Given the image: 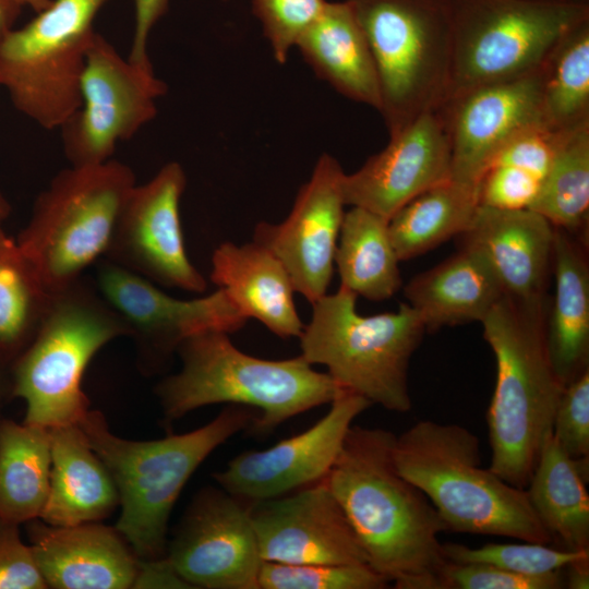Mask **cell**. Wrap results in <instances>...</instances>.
<instances>
[{
  "label": "cell",
  "instance_id": "4fadbf2b",
  "mask_svg": "<svg viewBox=\"0 0 589 589\" xmlns=\"http://www.w3.org/2000/svg\"><path fill=\"white\" fill-rule=\"evenodd\" d=\"M93 281L128 326L145 373L161 371L185 338L208 330L232 334L248 322L221 288L199 298L177 299L105 259L96 263Z\"/></svg>",
  "mask_w": 589,
  "mask_h": 589
},
{
  "label": "cell",
  "instance_id": "4dcf8cb0",
  "mask_svg": "<svg viewBox=\"0 0 589 589\" xmlns=\"http://www.w3.org/2000/svg\"><path fill=\"white\" fill-rule=\"evenodd\" d=\"M479 205V184L452 178L410 200L388 219L389 236L399 261L413 259L460 236Z\"/></svg>",
  "mask_w": 589,
  "mask_h": 589
},
{
  "label": "cell",
  "instance_id": "3957f363",
  "mask_svg": "<svg viewBox=\"0 0 589 589\" xmlns=\"http://www.w3.org/2000/svg\"><path fill=\"white\" fill-rule=\"evenodd\" d=\"M257 416L250 407L228 405L201 428L154 441L115 435L97 410L82 418L77 425L118 491L121 513L115 528L141 561L166 555L169 517L183 486L217 447L249 430Z\"/></svg>",
  "mask_w": 589,
  "mask_h": 589
},
{
  "label": "cell",
  "instance_id": "ffe728a7",
  "mask_svg": "<svg viewBox=\"0 0 589 589\" xmlns=\"http://www.w3.org/2000/svg\"><path fill=\"white\" fill-rule=\"evenodd\" d=\"M450 145V178L479 184L494 156L521 130L542 124L539 70L470 89L441 109Z\"/></svg>",
  "mask_w": 589,
  "mask_h": 589
},
{
  "label": "cell",
  "instance_id": "44dd1931",
  "mask_svg": "<svg viewBox=\"0 0 589 589\" xmlns=\"http://www.w3.org/2000/svg\"><path fill=\"white\" fill-rule=\"evenodd\" d=\"M26 525L29 545L48 588H134L140 558L116 528L97 522Z\"/></svg>",
  "mask_w": 589,
  "mask_h": 589
},
{
  "label": "cell",
  "instance_id": "bcb514c9",
  "mask_svg": "<svg viewBox=\"0 0 589 589\" xmlns=\"http://www.w3.org/2000/svg\"><path fill=\"white\" fill-rule=\"evenodd\" d=\"M21 9L14 0H0V36L13 28Z\"/></svg>",
  "mask_w": 589,
  "mask_h": 589
},
{
  "label": "cell",
  "instance_id": "7dc6e473",
  "mask_svg": "<svg viewBox=\"0 0 589 589\" xmlns=\"http://www.w3.org/2000/svg\"><path fill=\"white\" fill-rule=\"evenodd\" d=\"M11 213V205L9 201L5 199V196L0 191V236L5 233L2 225L4 220L9 217Z\"/></svg>",
  "mask_w": 589,
  "mask_h": 589
},
{
  "label": "cell",
  "instance_id": "52a82bcc",
  "mask_svg": "<svg viewBox=\"0 0 589 589\" xmlns=\"http://www.w3.org/2000/svg\"><path fill=\"white\" fill-rule=\"evenodd\" d=\"M357 296L344 287L312 305L300 335L301 354L312 365L326 366L342 388L389 411L412 407L408 369L425 326L419 314L400 303L396 311L359 314Z\"/></svg>",
  "mask_w": 589,
  "mask_h": 589
},
{
  "label": "cell",
  "instance_id": "ac0fdd59",
  "mask_svg": "<svg viewBox=\"0 0 589 589\" xmlns=\"http://www.w3.org/2000/svg\"><path fill=\"white\" fill-rule=\"evenodd\" d=\"M263 561L368 564L366 554L325 480L250 505Z\"/></svg>",
  "mask_w": 589,
  "mask_h": 589
},
{
  "label": "cell",
  "instance_id": "816d5d0a",
  "mask_svg": "<svg viewBox=\"0 0 589 589\" xmlns=\"http://www.w3.org/2000/svg\"><path fill=\"white\" fill-rule=\"evenodd\" d=\"M1 521V520H0Z\"/></svg>",
  "mask_w": 589,
  "mask_h": 589
},
{
  "label": "cell",
  "instance_id": "60d3db41",
  "mask_svg": "<svg viewBox=\"0 0 589 589\" xmlns=\"http://www.w3.org/2000/svg\"><path fill=\"white\" fill-rule=\"evenodd\" d=\"M556 140L557 132L542 124L528 127L503 145L490 166H513L543 180L554 159Z\"/></svg>",
  "mask_w": 589,
  "mask_h": 589
},
{
  "label": "cell",
  "instance_id": "9c48e42d",
  "mask_svg": "<svg viewBox=\"0 0 589 589\" xmlns=\"http://www.w3.org/2000/svg\"><path fill=\"white\" fill-rule=\"evenodd\" d=\"M377 72L389 135L447 99L452 60L449 0H349Z\"/></svg>",
  "mask_w": 589,
  "mask_h": 589
},
{
  "label": "cell",
  "instance_id": "8fae6325",
  "mask_svg": "<svg viewBox=\"0 0 589 589\" xmlns=\"http://www.w3.org/2000/svg\"><path fill=\"white\" fill-rule=\"evenodd\" d=\"M108 0H51L20 28L0 36V87L17 111L51 131L75 113L81 80Z\"/></svg>",
  "mask_w": 589,
  "mask_h": 589
},
{
  "label": "cell",
  "instance_id": "8d00e7d4",
  "mask_svg": "<svg viewBox=\"0 0 589 589\" xmlns=\"http://www.w3.org/2000/svg\"><path fill=\"white\" fill-rule=\"evenodd\" d=\"M326 0H251L274 58L285 63L290 49L322 14Z\"/></svg>",
  "mask_w": 589,
  "mask_h": 589
},
{
  "label": "cell",
  "instance_id": "277c9868",
  "mask_svg": "<svg viewBox=\"0 0 589 589\" xmlns=\"http://www.w3.org/2000/svg\"><path fill=\"white\" fill-rule=\"evenodd\" d=\"M229 335L208 330L180 344V371L156 387L166 423L208 405H241L257 411L249 431L261 437L296 416L330 404L342 390L302 354L261 359L239 350Z\"/></svg>",
  "mask_w": 589,
  "mask_h": 589
},
{
  "label": "cell",
  "instance_id": "d4e9b609",
  "mask_svg": "<svg viewBox=\"0 0 589 589\" xmlns=\"http://www.w3.org/2000/svg\"><path fill=\"white\" fill-rule=\"evenodd\" d=\"M504 293L486 257L466 245L405 287L408 304L419 314L426 332L481 322Z\"/></svg>",
  "mask_w": 589,
  "mask_h": 589
},
{
  "label": "cell",
  "instance_id": "e0dca14e",
  "mask_svg": "<svg viewBox=\"0 0 589 589\" xmlns=\"http://www.w3.org/2000/svg\"><path fill=\"white\" fill-rule=\"evenodd\" d=\"M371 405L342 389L327 413L309 429L266 449L240 453L214 478L248 505L318 482L333 467L353 420Z\"/></svg>",
  "mask_w": 589,
  "mask_h": 589
},
{
  "label": "cell",
  "instance_id": "d6986e66",
  "mask_svg": "<svg viewBox=\"0 0 589 589\" xmlns=\"http://www.w3.org/2000/svg\"><path fill=\"white\" fill-rule=\"evenodd\" d=\"M388 144L342 179L346 205L389 219L425 190L450 178V145L444 117L429 111L389 135Z\"/></svg>",
  "mask_w": 589,
  "mask_h": 589
},
{
  "label": "cell",
  "instance_id": "ee69618b",
  "mask_svg": "<svg viewBox=\"0 0 589 589\" xmlns=\"http://www.w3.org/2000/svg\"><path fill=\"white\" fill-rule=\"evenodd\" d=\"M134 588H191L175 570L166 556L141 561Z\"/></svg>",
  "mask_w": 589,
  "mask_h": 589
},
{
  "label": "cell",
  "instance_id": "ab89813d",
  "mask_svg": "<svg viewBox=\"0 0 589 589\" xmlns=\"http://www.w3.org/2000/svg\"><path fill=\"white\" fill-rule=\"evenodd\" d=\"M542 180L508 165H491L479 182L480 204L504 211L530 208Z\"/></svg>",
  "mask_w": 589,
  "mask_h": 589
},
{
  "label": "cell",
  "instance_id": "2e32d148",
  "mask_svg": "<svg viewBox=\"0 0 589 589\" xmlns=\"http://www.w3.org/2000/svg\"><path fill=\"white\" fill-rule=\"evenodd\" d=\"M344 176L340 164L322 154L287 218L278 224L261 221L253 231V241L280 261L294 291L310 304L327 293L333 278L346 205Z\"/></svg>",
  "mask_w": 589,
  "mask_h": 589
},
{
  "label": "cell",
  "instance_id": "ba28073f",
  "mask_svg": "<svg viewBox=\"0 0 589 589\" xmlns=\"http://www.w3.org/2000/svg\"><path fill=\"white\" fill-rule=\"evenodd\" d=\"M136 179L117 159L60 170L35 200L16 243L56 293L101 260Z\"/></svg>",
  "mask_w": 589,
  "mask_h": 589
},
{
  "label": "cell",
  "instance_id": "c3c4849f",
  "mask_svg": "<svg viewBox=\"0 0 589 589\" xmlns=\"http://www.w3.org/2000/svg\"><path fill=\"white\" fill-rule=\"evenodd\" d=\"M16 1L22 8L28 7L33 9L35 12H38L46 8L51 0H14Z\"/></svg>",
  "mask_w": 589,
  "mask_h": 589
},
{
  "label": "cell",
  "instance_id": "74e56055",
  "mask_svg": "<svg viewBox=\"0 0 589 589\" xmlns=\"http://www.w3.org/2000/svg\"><path fill=\"white\" fill-rule=\"evenodd\" d=\"M443 581L444 589H558L565 586L563 569L525 575L483 563L448 562Z\"/></svg>",
  "mask_w": 589,
  "mask_h": 589
},
{
  "label": "cell",
  "instance_id": "836d02e7",
  "mask_svg": "<svg viewBox=\"0 0 589 589\" xmlns=\"http://www.w3.org/2000/svg\"><path fill=\"white\" fill-rule=\"evenodd\" d=\"M529 209L572 235L585 228L589 211V122L557 132L554 159Z\"/></svg>",
  "mask_w": 589,
  "mask_h": 589
},
{
  "label": "cell",
  "instance_id": "83f0119b",
  "mask_svg": "<svg viewBox=\"0 0 589 589\" xmlns=\"http://www.w3.org/2000/svg\"><path fill=\"white\" fill-rule=\"evenodd\" d=\"M588 461L569 457L551 435L525 489L552 541L570 551H589Z\"/></svg>",
  "mask_w": 589,
  "mask_h": 589
},
{
  "label": "cell",
  "instance_id": "603a6c76",
  "mask_svg": "<svg viewBox=\"0 0 589 589\" xmlns=\"http://www.w3.org/2000/svg\"><path fill=\"white\" fill-rule=\"evenodd\" d=\"M209 278L227 291L249 320L261 322L276 336L299 338L302 323L293 300L294 288L280 261L255 241L221 242L213 252Z\"/></svg>",
  "mask_w": 589,
  "mask_h": 589
},
{
  "label": "cell",
  "instance_id": "f907efd6",
  "mask_svg": "<svg viewBox=\"0 0 589 589\" xmlns=\"http://www.w3.org/2000/svg\"><path fill=\"white\" fill-rule=\"evenodd\" d=\"M527 1L589 3V0H527Z\"/></svg>",
  "mask_w": 589,
  "mask_h": 589
},
{
  "label": "cell",
  "instance_id": "cb8c5ba5",
  "mask_svg": "<svg viewBox=\"0 0 589 589\" xmlns=\"http://www.w3.org/2000/svg\"><path fill=\"white\" fill-rule=\"evenodd\" d=\"M49 430V491L39 519L52 526L97 522L119 505L118 491L104 462L77 424Z\"/></svg>",
  "mask_w": 589,
  "mask_h": 589
},
{
  "label": "cell",
  "instance_id": "b9f144b4",
  "mask_svg": "<svg viewBox=\"0 0 589 589\" xmlns=\"http://www.w3.org/2000/svg\"><path fill=\"white\" fill-rule=\"evenodd\" d=\"M48 588L20 525L0 521V589Z\"/></svg>",
  "mask_w": 589,
  "mask_h": 589
},
{
  "label": "cell",
  "instance_id": "f546056e",
  "mask_svg": "<svg viewBox=\"0 0 589 589\" xmlns=\"http://www.w3.org/2000/svg\"><path fill=\"white\" fill-rule=\"evenodd\" d=\"M334 261L340 287L357 297L386 300L401 287L388 219L365 208L351 206L345 212Z\"/></svg>",
  "mask_w": 589,
  "mask_h": 589
},
{
  "label": "cell",
  "instance_id": "6da1fadb",
  "mask_svg": "<svg viewBox=\"0 0 589 589\" xmlns=\"http://www.w3.org/2000/svg\"><path fill=\"white\" fill-rule=\"evenodd\" d=\"M395 434L351 425L324 478L368 558L397 589H444L447 531L436 509L393 460Z\"/></svg>",
  "mask_w": 589,
  "mask_h": 589
},
{
  "label": "cell",
  "instance_id": "7bdbcfd3",
  "mask_svg": "<svg viewBox=\"0 0 589 589\" xmlns=\"http://www.w3.org/2000/svg\"><path fill=\"white\" fill-rule=\"evenodd\" d=\"M134 29L128 59L143 67H153L148 57L149 34L167 12L169 0H132Z\"/></svg>",
  "mask_w": 589,
  "mask_h": 589
},
{
  "label": "cell",
  "instance_id": "7c38bea8",
  "mask_svg": "<svg viewBox=\"0 0 589 589\" xmlns=\"http://www.w3.org/2000/svg\"><path fill=\"white\" fill-rule=\"evenodd\" d=\"M166 92L153 67L122 57L96 32L82 74L80 107L60 129L69 164L86 166L111 159L118 144L156 117L157 100Z\"/></svg>",
  "mask_w": 589,
  "mask_h": 589
},
{
  "label": "cell",
  "instance_id": "d6a6232c",
  "mask_svg": "<svg viewBox=\"0 0 589 589\" xmlns=\"http://www.w3.org/2000/svg\"><path fill=\"white\" fill-rule=\"evenodd\" d=\"M52 298L16 241L0 236V360L12 363L27 347Z\"/></svg>",
  "mask_w": 589,
  "mask_h": 589
},
{
  "label": "cell",
  "instance_id": "5bb4252c",
  "mask_svg": "<svg viewBox=\"0 0 589 589\" xmlns=\"http://www.w3.org/2000/svg\"><path fill=\"white\" fill-rule=\"evenodd\" d=\"M187 176L177 161L130 191L103 259L167 288L203 293L207 283L184 247L180 202Z\"/></svg>",
  "mask_w": 589,
  "mask_h": 589
},
{
  "label": "cell",
  "instance_id": "7a4b0ae2",
  "mask_svg": "<svg viewBox=\"0 0 589 589\" xmlns=\"http://www.w3.org/2000/svg\"><path fill=\"white\" fill-rule=\"evenodd\" d=\"M548 300L524 302L506 293L480 322L496 361L486 412L490 469L526 489L546 440L565 384L546 344Z\"/></svg>",
  "mask_w": 589,
  "mask_h": 589
},
{
  "label": "cell",
  "instance_id": "f35d334b",
  "mask_svg": "<svg viewBox=\"0 0 589 589\" xmlns=\"http://www.w3.org/2000/svg\"><path fill=\"white\" fill-rule=\"evenodd\" d=\"M552 436L569 457L589 458V369L566 384L556 408Z\"/></svg>",
  "mask_w": 589,
  "mask_h": 589
},
{
  "label": "cell",
  "instance_id": "30bf717a",
  "mask_svg": "<svg viewBox=\"0 0 589 589\" xmlns=\"http://www.w3.org/2000/svg\"><path fill=\"white\" fill-rule=\"evenodd\" d=\"M449 1L452 60L446 103L476 87L539 70L558 40L589 19V3Z\"/></svg>",
  "mask_w": 589,
  "mask_h": 589
},
{
  "label": "cell",
  "instance_id": "f1b7e54d",
  "mask_svg": "<svg viewBox=\"0 0 589 589\" xmlns=\"http://www.w3.org/2000/svg\"><path fill=\"white\" fill-rule=\"evenodd\" d=\"M51 469L49 430L0 420V520L16 525L40 517Z\"/></svg>",
  "mask_w": 589,
  "mask_h": 589
},
{
  "label": "cell",
  "instance_id": "7402d4cb",
  "mask_svg": "<svg viewBox=\"0 0 589 589\" xmlns=\"http://www.w3.org/2000/svg\"><path fill=\"white\" fill-rule=\"evenodd\" d=\"M554 236L555 227L532 209L504 211L481 204L460 235L462 245L486 257L504 292L524 302L546 299Z\"/></svg>",
  "mask_w": 589,
  "mask_h": 589
},
{
  "label": "cell",
  "instance_id": "9a60e30c",
  "mask_svg": "<svg viewBox=\"0 0 589 589\" xmlns=\"http://www.w3.org/2000/svg\"><path fill=\"white\" fill-rule=\"evenodd\" d=\"M165 556L191 588L259 589L263 560L250 505L221 488L195 495Z\"/></svg>",
  "mask_w": 589,
  "mask_h": 589
},
{
  "label": "cell",
  "instance_id": "484cf974",
  "mask_svg": "<svg viewBox=\"0 0 589 589\" xmlns=\"http://www.w3.org/2000/svg\"><path fill=\"white\" fill-rule=\"evenodd\" d=\"M296 46L320 79L344 96L380 110L376 68L349 0L327 1Z\"/></svg>",
  "mask_w": 589,
  "mask_h": 589
},
{
  "label": "cell",
  "instance_id": "f6af8a7d",
  "mask_svg": "<svg viewBox=\"0 0 589 589\" xmlns=\"http://www.w3.org/2000/svg\"><path fill=\"white\" fill-rule=\"evenodd\" d=\"M565 587L569 589L589 588V557L578 560L565 568Z\"/></svg>",
  "mask_w": 589,
  "mask_h": 589
},
{
  "label": "cell",
  "instance_id": "4316f807",
  "mask_svg": "<svg viewBox=\"0 0 589 589\" xmlns=\"http://www.w3.org/2000/svg\"><path fill=\"white\" fill-rule=\"evenodd\" d=\"M555 290L545 316V335L553 366L566 385L589 369V266L584 245L555 228Z\"/></svg>",
  "mask_w": 589,
  "mask_h": 589
},
{
  "label": "cell",
  "instance_id": "681fc988",
  "mask_svg": "<svg viewBox=\"0 0 589 589\" xmlns=\"http://www.w3.org/2000/svg\"><path fill=\"white\" fill-rule=\"evenodd\" d=\"M7 363L0 360V399L9 388L11 392V383H8V378L4 373V368Z\"/></svg>",
  "mask_w": 589,
  "mask_h": 589
},
{
  "label": "cell",
  "instance_id": "5b68a950",
  "mask_svg": "<svg viewBox=\"0 0 589 589\" xmlns=\"http://www.w3.org/2000/svg\"><path fill=\"white\" fill-rule=\"evenodd\" d=\"M397 471L428 497L449 532L550 544L525 489L481 467L480 443L462 425L420 420L393 444Z\"/></svg>",
  "mask_w": 589,
  "mask_h": 589
},
{
  "label": "cell",
  "instance_id": "1f68e13d",
  "mask_svg": "<svg viewBox=\"0 0 589 589\" xmlns=\"http://www.w3.org/2000/svg\"><path fill=\"white\" fill-rule=\"evenodd\" d=\"M539 75L545 128L560 132L589 122V19L558 40Z\"/></svg>",
  "mask_w": 589,
  "mask_h": 589
},
{
  "label": "cell",
  "instance_id": "8992f818",
  "mask_svg": "<svg viewBox=\"0 0 589 589\" xmlns=\"http://www.w3.org/2000/svg\"><path fill=\"white\" fill-rule=\"evenodd\" d=\"M128 326L85 276L53 293L27 347L12 361L11 394L26 404L24 423L77 424L89 410L82 382L94 356Z\"/></svg>",
  "mask_w": 589,
  "mask_h": 589
},
{
  "label": "cell",
  "instance_id": "e575fe53",
  "mask_svg": "<svg viewBox=\"0 0 589 589\" xmlns=\"http://www.w3.org/2000/svg\"><path fill=\"white\" fill-rule=\"evenodd\" d=\"M443 551L452 563L491 564L525 575L562 570L578 560L589 557V551L554 549L536 542L488 543L479 548L443 543Z\"/></svg>",
  "mask_w": 589,
  "mask_h": 589
},
{
  "label": "cell",
  "instance_id": "d590c367",
  "mask_svg": "<svg viewBox=\"0 0 589 589\" xmlns=\"http://www.w3.org/2000/svg\"><path fill=\"white\" fill-rule=\"evenodd\" d=\"M388 581L368 564H287L263 561L259 589H382Z\"/></svg>",
  "mask_w": 589,
  "mask_h": 589
}]
</instances>
